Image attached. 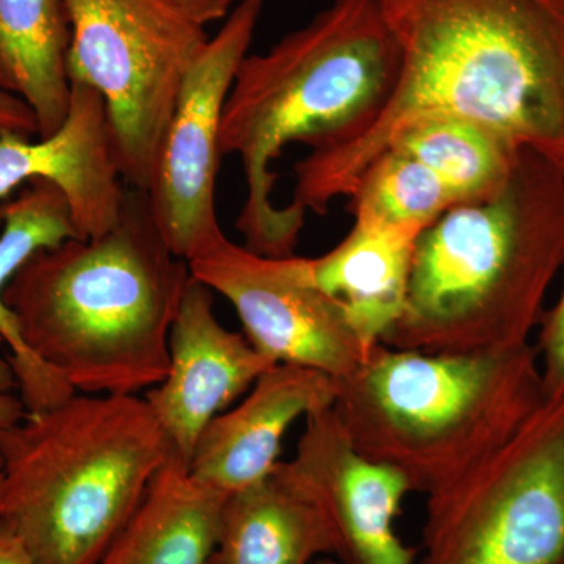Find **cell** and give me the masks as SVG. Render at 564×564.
<instances>
[{
  "instance_id": "obj_3",
  "label": "cell",
  "mask_w": 564,
  "mask_h": 564,
  "mask_svg": "<svg viewBox=\"0 0 564 564\" xmlns=\"http://www.w3.org/2000/svg\"><path fill=\"white\" fill-rule=\"evenodd\" d=\"M400 51L380 0H333L263 54H248L223 110L221 155L242 161L237 231L248 250L289 258L306 212L276 206L272 162L291 143L317 148L361 133L391 98Z\"/></svg>"
},
{
  "instance_id": "obj_8",
  "label": "cell",
  "mask_w": 564,
  "mask_h": 564,
  "mask_svg": "<svg viewBox=\"0 0 564 564\" xmlns=\"http://www.w3.org/2000/svg\"><path fill=\"white\" fill-rule=\"evenodd\" d=\"M70 84L102 96L115 162L128 187L148 191L182 82L206 28L174 0H63Z\"/></svg>"
},
{
  "instance_id": "obj_19",
  "label": "cell",
  "mask_w": 564,
  "mask_h": 564,
  "mask_svg": "<svg viewBox=\"0 0 564 564\" xmlns=\"http://www.w3.org/2000/svg\"><path fill=\"white\" fill-rule=\"evenodd\" d=\"M69 44L63 0H0V90L32 110L40 139L69 115Z\"/></svg>"
},
{
  "instance_id": "obj_16",
  "label": "cell",
  "mask_w": 564,
  "mask_h": 564,
  "mask_svg": "<svg viewBox=\"0 0 564 564\" xmlns=\"http://www.w3.org/2000/svg\"><path fill=\"white\" fill-rule=\"evenodd\" d=\"M336 555L321 508L280 462L223 503L210 564H313Z\"/></svg>"
},
{
  "instance_id": "obj_22",
  "label": "cell",
  "mask_w": 564,
  "mask_h": 564,
  "mask_svg": "<svg viewBox=\"0 0 564 564\" xmlns=\"http://www.w3.org/2000/svg\"><path fill=\"white\" fill-rule=\"evenodd\" d=\"M541 373L545 399H564V291L558 303L541 318Z\"/></svg>"
},
{
  "instance_id": "obj_26",
  "label": "cell",
  "mask_w": 564,
  "mask_h": 564,
  "mask_svg": "<svg viewBox=\"0 0 564 564\" xmlns=\"http://www.w3.org/2000/svg\"><path fill=\"white\" fill-rule=\"evenodd\" d=\"M0 564H36L24 544L0 525Z\"/></svg>"
},
{
  "instance_id": "obj_11",
  "label": "cell",
  "mask_w": 564,
  "mask_h": 564,
  "mask_svg": "<svg viewBox=\"0 0 564 564\" xmlns=\"http://www.w3.org/2000/svg\"><path fill=\"white\" fill-rule=\"evenodd\" d=\"M304 419L296 454L284 464L325 516L340 564H414L417 551L395 532L411 492L403 475L359 454L333 406Z\"/></svg>"
},
{
  "instance_id": "obj_12",
  "label": "cell",
  "mask_w": 564,
  "mask_h": 564,
  "mask_svg": "<svg viewBox=\"0 0 564 564\" xmlns=\"http://www.w3.org/2000/svg\"><path fill=\"white\" fill-rule=\"evenodd\" d=\"M272 366L247 336L221 325L214 292L191 276L170 332L169 373L144 400L188 464L204 429Z\"/></svg>"
},
{
  "instance_id": "obj_1",
  "label": "cell",
  "mask_w": 564,
  "mask_h": 564,
  "mask_svg": "<svg viewBox=\"0 0 564 564\" xmlns=\"http://www.w3.org/2000/svg\"><path fill=\"white\" fill-rule=\"evenodd\" d=\"M400 51L391 98L351 140L295 163L296 209L326 214L419 120L477 122L564 170V0H380Z\"/></svg>"
},
{
  "instance_id": "obj_2",
  "label": "cell",
  "mask_w": 564,
  "mask_h": 564,
  "mask_svg": "<svg viewBox=\"0 0 564 564\" xmlns=\"http://www.w3.org/2000/svg\"><path fill=\"white\" fill-rule=\"evenodd\" d=\"M191 269L163 240L144 191L113 228L36 251L3 289L25 347L88 395H137L169 373Z\"/></svg>"
},
{
  "instance_id": "obj_28",
  "label": "cell",
  "mask_w": 564,
  "mask_h": 564,
  "mask_svg": "<svg viewBox=\"0 0 564 564\" xmlns=\"http://www.w3.org/2000/svg\"><path fill=\"white\" fill-rule=\"evenodd\" d=\"M313 564H340V563L333 562V560H329V558H318V560H315V562Z\"/></svg>"
},
{
  "instance_id": "obj_15",
  "label": "cell",
  "mask_w": 564,
  "mask_h": 564,
  "mask_svg": "<svg viewBox=\"0 0 564 564\" xmlns=\"http://www.w3.org/2000/svg\"><path fill=\"white\" fill-rule=\"evenodd\" d=\"M422 231L355 217L343 242L307 259L314 284L336 304L367 351L383 344L402 317Z\"/></svg>"
},
{
  "instance_id": "obj_25",
  "label": "cell",
  "mask_w": 564,
  "mask_h": 564,
  "mask_svg": "<svg viewBox=\"0 0 564 564\" xmlns=\"http://www.w3.org/2000/svg\"><path fill=\"white\" fill-rule=\"evenodd\" d=\"M13 389L2 388L0 386V432L21 422L28 415L24 403L20 395H14ZM3 491V464L0 458V505H2Z\"/></svg>"
},
{
  "instance_id": "obj_14",
  "label": "cell",
  "mask_w": 564,
  "mask_h": 564,
  "mask_svg": "<svg viewBox=\"0 0 564 564\" xmlns=\"http://www.w3.org/2000/svg\"><path fill=\"white\" fill-rule=\"evenodd\" d=\"M336 383L328 375L293 364H274L243 402L204 429L188 469L196 480L229 497L267 477L281 443L300 417L333 406Z\"/></svg>"
},
{
  "instance_id": "obj_13",
  "label": "cell",
  "mask_w": 564,
  "mask_h": 564,
  "mask_svg": "<svg viewBox=\"0 0 564 564\" xmlns=\"http://www.w3.org/2000/svg\"><path fill=\"white\" fill-rule=\"evenodd\" d=\"M68 118L47 139L0 132V199L33 180L54 182L69 203L80 239L113 228L128 185L111 150L106 102L95 88L73 82Z\"/></svg>"
},
{
  "instance_id": "obj_5",
  "label": "cell",
  "mask_w": 564,
  "mask_h": 564,
  "mask_svg": "<svg viewBox=\"0 0 564 564\" xmlns=\"http://www.w3.org/2000/svg\"><path fill=\"white\" fill-rule=\"evenodd\" d=\"M173 447L147 400L74 393L0 432V525L36 564H96Z\"/></svg>"
},
{
  "instance_id": "obj_4",
  "label": "cell",
  "mask_w": 564,
  "mask_h": 564,
  "mask_svg": "<svg viewBox=\"0 0 564 564\" xmlns=\"http://www.w3.org/2000/svg\"><path fill=\"white\" fill-rule=\"evenodd\" d=\"M564 263V170L522 148L502 191L419 234L402 317L383 345L422 352L529 343Z\"/></svg>"
},
{
  "instance_id": "obj_20",
  "label": "cell",
  "mask_w": 564,
  "mask_h": 564,
  "mask_svg": "<svg viewBox=\"0 0 564 564\" xmlns=\"http://www.w3.org/2000/svg\"><path fill=\"white\" fill-rule=\"evenodd\" d=\"M522 148L477 122L434 117L406 126L388 150L423 163L447 185L456 204H467L502 191Z\"/></svg>"
},
{
  "instance_id": "obj_21",
  "label": "cell",
  "mask_w": 564,
  "mask_h": 564,
  "mask_svg": "<svg viewBox=\"0 0 564 564\" xmlns=\"http://www.w3.org/2000/svg\"><path fill=\"white\" fill-rule=\"evenodd\" d=\"M348 198L355 217L421 229L456 206L455 196L432 170L399 150L381 152Z\"/></svg>"
},
{
  "instance_id": "obj_23",
  "label": "cell",
  "mask_w": 564,
  "mask_h": 564,
  "mask_svg": "<svg viewBox=\"0 0 564 564\" xmlns=\"http://www.w3.org/2000/svg\"><path fill=\"white\" fill-rule=\"evenodd\" d=\"M10 131L21 135L39 137V126L32 110L17 96L0 90V132Z\"/></svg>"
},
{
  "instance_id": "obj_18",
  "label": "cell",
  "mask_w": 564,
  "mask_h": 564,
  "mask_svg": "<svg viewBox=\"0 0 564 564\" xmlns=\"http://www.w3.org/2000/svg\"><path fill=\"white\" fill-rule=\"evenodd\" d=\"M0 337L9 347L20 397L28 413H40L74 395L65 380L33 356L22 340L13 314L3 303V289L36 251L80 239L65 193L47 180H33L0 206Z\"/></svg>"
},
{
  "instance_id": "obj_10",
  "label": "cell",
  "mask_w": 564,
  "mask_h": 564,
  "mask_svg": "<svg viewBox=\"0 0 564 564\" xmlns=\"http://www.w3.org/2000/svg\"><path fill=\"white\" fill-rule=\"evenodd\" d=\"M187 263L195 280L232 304L247 339L274 364L340 380L370 352L314 284L306 258H267L223 237Z\"/></svg>"
},
{
  "instance_id": "obj_9",
  "label": "cell",
  "mask_w": 564,
  "mask_h": 564,
  "mask_svg": "<svg viewBox=\"0 0 564 564\" xmlns=\"http://www.w3.org/2000/svg\"><path fill=\"white\" fill-rule=\"evenodd\" d=\"M262 11L263 0H242L204 44L182 82L159 150L148 202L163 240L185 262L226 237L215 195L223 110Z\"/></svg>"
},
{
  "instance_id": "obj_17",
  "label": "cell",
  "mask_w": 564,
  "mask_h": 564,
  "mask_svg": "<svg viewBox=\"0 0 564 564\" xmlns=\"http://www.w3.org/2000/svg\"><path fill=\"white\" fill-rule=\"evenodd\" d=\"M226 499L173 451L96 564H210Z\"/></svg>"
},
{
  "instance_id": "obj_27",
  "label": "cell",
  "mask_w": 564,
  "mask_h": 564,
  "mask_svg": "<svg viewBox=\"0 0 564 564\" xmlns=\"http://www.w3.org/2000/svg\"><path fill=\"white\" fill-rule=\"evenodd\" d=\"M0 344H3L2 337H0ZM0 386L7 389H18L17 377H14L10 359L2 358V356H0Z\"/></svg>"
},
{
  "instance_id": "obj_6",
  "label": "cell",
  "mask_w": 564,
  "mask_h": 564,
  "mask_svg": "<svg viewBox=\"0 0 564 564\" xmlns=\"http://www.w3.org/2000/svg\"><path fill=\"white\" fill-rule=\"evenodd\" d=\"M352 447L425 496L491 454L545 400L536 347L422 352L378 344L334 380Z\"/></svg>"
},
{
  "instance_id": "obj_24",
  "label": "cell",
  "mask_w": 564,
  "mask_h": 564,
  "mask_svg": "<svg viewBox=\"0 0 564 564\" xmlns=\"http://www.w3.org/2000/svg\"><path fill=\"white\" fill-rule=\"evenodd\" d=\"M196 24L206 28L210 22L226 20L242 0H174Z\"/></svg>"
},
{
  "instance_id": "obj_7",
  "label": "cell",
  "mask_w": 564,
  "mask_h": 564,
  "mask_svg": "<svg viewBox=\"0 0 564 564\" xmlns=\"http://www.w3.org/2000/svg\"><path fill=\"white\" fill-rule=\"evenodd\" d=\"M419 564H564V399L426 496Z\"/></svg>"
}]
</instances>
